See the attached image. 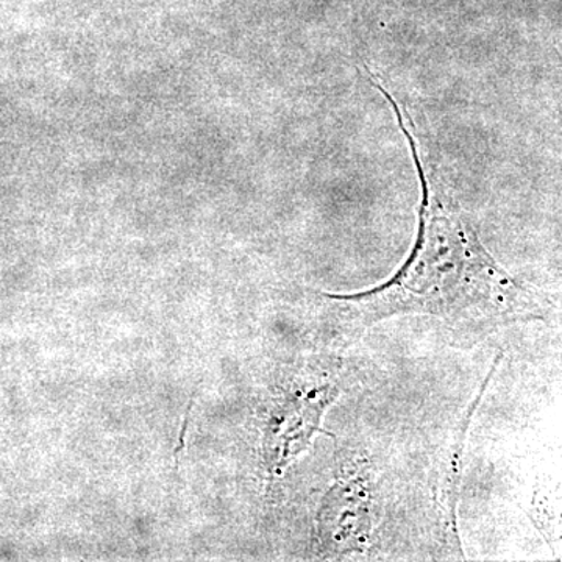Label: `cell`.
<instances>
[{"label": "cell", "instance_id": "cell-1", "mask_svg": "<svg viewBox=\"0 0 562 562\" xmlns=\"http://www.w3.org/2000/svg\"><path fill=\"white\" fill-rule=\"evenodd\" d=\"M338 303L339 327H369L398 314H428L460 330L490 331L542 319L538 305L502 271L460 220L422 203L416 246L401 271L360 294H324Z\"/></svg>", "mask_w": 562, "mask_h": 562}, {"label": "cell", "instance_id": "cell-2", "mask_svg": "<svg viewBox=\"0 0 562 562\" xmlns=\"http://www.w3.org/2000/svg\"><path fill=\"white\" fill-rule=\"evenodd\" d=\"M379 522L375 495L364 480L341 479L325 495L317 514V535L325 553L362 552Z\"/></svg>", "mask_w": 562, "mask_h": 562}, {"label": "cell", "instance_id": "cell-3", "mask_svg": "<svg viewBox=\"0 0 562 562\" xmlns=\"http://www.w3.org/2000/svg\"><path fill=\"white\" fill-rule=\"evenodd\" d=\"M338 386L328 376H316L297 390L291 391L281 403L272 428V465L277 472L283 471L299 454L306 452L322 428V419L338 397Z\"/></svg>", "mask_w": 562, "mask_h": 562}, {"label": "cell", "instance_id": "cell-4", "mask_svg": "<svg viewBox=\"0 0 562 562\" xmlns=\"http://www.w3.org/2000/svg\"><path fill=\"white\" fill-rule=\"evenodd\" d=\"M487 386V384H486ZM480 392L476 401L472 403L471 409L465 414L464 419L461 420L460 431L454 435V441L450 446V457H447L443 462L441 472V505L443 509V517H446V525H449L450 535L452 538L457 536V503H458V487H460V473L462 450H464L465 438H468L469 425H471L473 413L476 412V405L482 401L484 390Z\"/></svg>", "mask_w": 562, "mask_h": 562}]
</instances>
